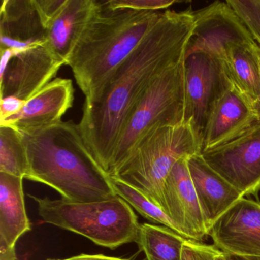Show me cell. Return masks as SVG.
<instances>
[{
	"label": "cell",
	"mask_w": 260,
	"mask_h": 260,
	"mask_svg": "<svg viewBox=\"0 0 260 260\" xmlns=\"http://www.w3.org/2000/svg\"><path fill=\"white\" fill-rule=\"evenodd\" d=\"M194 26V12L168 11L111 77L99 98L84 103L78 124L97 164L109 176L121 130L150 85L185 57Z\"/></svg>",
	"instance_id": "6da1fadb"
},
{
	"label": "cell",
	"mask_w": 260,
	"mask_h": 260,
	"mask_svg": "<svg viewBox=\"0 0 260 260\" xmlns=\"http://www.w3.org/2000/svg\"><path fill=\"white\" fill-rule=\"evenodd\" d=\"M22 135L28 160L25 179L51 187L70 202L117 197L110 176L91 154L78 124L61 121L45 130Z\"/></svg>",
	"instance_id": "7a4b0ae2"
},
{
	"label": "cell",
	"mask_w": 260,
	"mask_h": 260,
	"mask_svg": "<svg viewBox=\"0 0 260 260\" xmlns=\"http://www.w3.org/2000/svg\"><path fill=\"white\" fill-rule=\"evenodd\" d=\"M162 13L110 10L101 3L79 38L68 65L84 94V103L95 102L111 77L130 57Z\"/></svg>",
	"instance_id": "3957f363"
},
{
	"label": "cell",
	"mask_w": 260,
	"mask_h": 260,
	"mask_svg": "<svg viewBox=\"0 0 260 260\" xmlns=\"http://www.w3.org/2000/svg\"><path fill=\"white\" fill-rule=\"evenodd\" d=\"M202 143L189 123L166 125L149 132L114 176L138 188L164 211L162 189L175 164L201 154Z\"/></svg>",
	"instance_id": "277c9868"
},
{
	"label": "cell",
	"mask_w": 260,
	"mask_h": 260,
	"mask_svg": "<svg viewBox=\"0 0 260 260\" xmlns=\"http://www.w3.org/2000/svg\"><path fill=\"white\" fill-rule=\"evenodd\" d=\"M45 223L71 231L99 246L115 249L138 242L141 224L132 207L117 197L91 202H74L61 199L31 196Z\"/></svg>",
	"instance_id": "5b68a950"
},
{
	"label": "cell",
	"mask_w": 260,
	"mask_h": 260,
	"mask_svg": "<svg viewBox=\"0 0 260 260\" xmlns=\"http://www.w3.org/2000/svg\"><path fill=\"white\" fill-rule=\"evenodd\" d=\"M185 57L157 77L131 114L117 141L109 176H114L140 141L156 127L184 122Z\"/></svg>",
	"instance_id": "8992f818"
},
{
	"label": "cell",
	"mask_w": 260,
	"mask_h": 260,
	"mask_svg": "<svg viewBox=\"0 0 260 260\" xmlns=\"http://www.w3.org/2000/svg\"><path fill=\"white\" fill-rule=\"evenodd\" d=\"M194 29L185 57L205 54L222 62L226 52L235 45L259 46L226 1L213 3L194 12Z\"/></svg>",
	"instance_id": "52a82bcc"
},
{
	"label": "cell",
	"mask_w": 260,
	"mask_h": 260,
	"mask_svg": "<svg viewBox=\"0 0 260 260\" xmlns=\"http://www.w3.org/2000/svg\"><path fill=\"white\" fill-rule=\"evenodd\" d=\"M184 67V122L191 124L202 139L210 112L231 84V80L221 61L208 54H194L185 57Z\"/></svg>",
	"instance_id": "ba28073f"
},
{
	"label": "cell",
	"mask_w": 260,
	"mask_h": 260,
	"mask_svg": "<svg viewBox=\"0 0 260 260\" xmlns=\"http://www.w3.org/2000/svg\"><path fill=\"white\" fill-rule=\"evenodd\" d=\"M201 155L243 196L257 197L260 185V122L233 141Z\"/></svg>",
	"instance_id": "9c48e42d"
},
{
	"label": "cell",
	"mask_w": 260,
	"mask_h": 260,
	"mask_svg": "<svg viewBox=\"0 0 260 260\" xmlns=\"http://www.w3.org/2000/svg\"><path fill=\"white\" fill-rule=\"evenodd\" d=\"M208 236L225 255L260 257V202L242 198L212 225Z\"/></svg>",
	"instance_id": "30bf717a"
},
{
	"label": "cell",
	"mask_w": 260,
	"mask_h": 260,
	"mask_svg": "<svg viewBox=\"0 0 260 260\" xmlns=\"http://www.w3.org/2000/svg\"><path fill=\"white\" fill-rule=\"evenodd\" d=\"M45 45L14 54L0 74V99L15 96L27 100L52 81L62 66Z\"/></svg>",
	"instance_id": "8fae6325"
},
{
	"label": "cell",
	"mask_w": 260,
	"mask_h": 260,
	"mask_svg": "<svg viewBox=\"0 0 260 260\" xmlns=\"http://www.w3.org/2000/svg\"><path fill=\"white\" fill-rule=\"evenodd\" d=\"M74 100L72 80L54 79L27 100L19 113L0 121V126L12 127L21 135L45 130L61 122Z\"/></svg>",
	"instance_id": "7c38bea8"
},
{
	"label": "cell",
	"mask_w": 260,
	"mask_h": 260,
	"mask_svg": "<svg viewBox=\"0 0 260 260\" xmlns=\"http://www.w3.org/2000/svg\"><path fill=\"white\" fill-rule=\"evenodd\" d=\"M187 160L188 158L178 161L166 179L162 189L164 211L187 239L203 243L208 232Z\"/></svg>",
	"instance_id": "4fadbf2b"
},
{
	"label": "cell",
	"mask_w": 260,
	"mask_h": 260,
	"mask_svg": "<svg viewBox=\"0 0 260 260\" xmlns=\"http://www.w3.org/2000/svg\"><path fill=\"white\" fill-rule=\"evenodd\" d=\"M258 122L252 103L231 83L214 103L202 135V151L230 142Z\"/></svg>",
	"instance_id": "5bb4252c"
},
{
	"label": "cell",
	"mask_w": 260,
	"mask_h": 260,
	"mask_svg": "<svg viewBox=\"0 0 260 260\" xmlns=\"http://www.w3.org/2000/svg\"><path fill=\"white\" fill-rule=\"evenodd\" d=\"M46 44V28L36 0H4L0 10V49L14 54Z\"/></svg>",
	"instance_id": "9a60e30c"
},
{
	"label": "cell",
	"mask_w": 260,
	"mask_h": 260,
	"mask_svg": "<svg viewBox=\"0 0 260 260\" xmlns=\"http://www.w3.org/2000/svg\"><path fill=\"white\" fill-rule=\"evenodd\" d=\"M187 161L208 232L212 225L244 196L213 170L202 155L191 156Z\"/></svg>",
	"instance_id": "2e32d148"
},
{
	"label": "cell",
	"mask_w": 260,
	"mask_h": 260,
	"mask_svg": "<svg viewBox=\"0 0 260 260\" xmlns=\"http://www.w3.org/2000/svg\"><path fill=\"white\" fill-rule=\"evenodd\" d=\"M24 179L0 173V260H17L16 243L31 230L25 208Z\"/></svg>",
	"instance_id": "e0dca14e"
},
{
	"label": "cell",
	"mask_w": 260,
	"mask_h": 260,
	"mask_svg": "<svg viewBox=\"0 0 260 260\" xmlns=\"http://www.w3.org/2000/svg\"><path fill=\"white\" fill-rule=\"evenodd\" d=\"M101 7L95 0H65L46 27V45L65 65L85 27Z\"/></svg>",
	"instance_id": "ac0fdd59"
},
{
	"label": "cell",
	"mask_w": 260,
	"mask_h": 260,
	"mask_svg": "<svg viewBox=\"0 0 260 260\" xmlns=\"http://www.w3.org/2000/svg\"><path fill=\"white\" fill-rule=\"evenodd\" d=\"M258 48L235 45L226 52L223 68L231 83L253 105L260 97Z\"/></svg>",
	"instance_id": "d6986e66"
},
{
	"label": "cell",
	"mask_w": 260,
	"mask_h": 260,
	"mask_svg": "<svg viewBox=\"0 0 260 260\" xmlns=\"http://www.w3.org/2000/svg\"><path fill=\"white\" fill-rule=\"evenodd\" d=\"M186 240L167 226L143 223L137 243L147 260H181Z\"/></svg>",
	"instance_id": "ffe728a7"
},
{
	"label": "cell",
	"mask_w": 260,
	"mask_h": 260,
	"mask_svg": "<svg viewBox=\"0 0 260 260\" xmlns=\"http://www.w3.org/2000/svg\"><path fill=\"white\" fill-rule=\"evenodd\" d=\"M110 181L117 196L124 199L143 217L155 223H160L186 238L167 213L142 191L117 178L110 176Z\"/></svg>",
	"instance_id": "44dd1931"
},
{
	"label": "cell",
	"mask_w": 260,
	"mask_h": 260,
	"mask_svg": "<svg viewBox=\"0 0 260 260\" xmlns=\"http://www.w3.org/2000/svg\"><path fill=\"white\" fill-rule=\"evenodd\" d=\"M27 168L23 137L12 127L0 126V173L25 179Z\"/></svg>",
	"instance_id": "7402d4cb"
},
{
	"label": "cell",
	"mask_w": 260,
	"mask_h": 260,
	"mask_svg": "<svg viewBox=\"0 0 260 260\" xmlns=\"http://www.w3.org/2000/svg\"><path fill=\"white\" fill-rule=\"evenodd\" d=\"M226 3L260 46V0H228Z\"/></svg>",
	"instance_id": "603a6c76"
},
{
	"label": "cell",
	"mask_w": 260,
	"mask_h": 260,
	"mask_svg": "<svg viewBox=\"0 0 260 260\" xmlns=\"http://www.w3.org/2000/svg\"><path fill=\"white\" fill-rule=\"evenodd\" d=\"M175 3V0H109L102 4L105 8L110 10L158 12V10L171 7Z\"/></svg>",
	"instance_id": "cb8c5ba5"
},
{
	"label": "cell",
	"mask_w": 260,
	"mask_h": 260,
	"mask_svg": "<svg viewBox=\"0 0 260 260\" xmlns=\"http://www.w3.org/2000/svg\"><path fill=\"white\" fill-rule=\"evenodd\" d=\"M222 253L214 245L188 239L184 243L181 260H215Z\"/></svg>",
	"instance_id": "d4e9b609"
},
{
	"label": "cell",
	"mask_w": 260,
	"mask_h": 260,
	"mask_svg": "<svg viewBox=\"0 0 260 260\" xmlns=\"http://www.w3.org/2000/svg\"><path fill=\"white\" fill-rule=\"evenodd\" d=\"M39 13L45 24V28L51 19L60 11L65 0H36Z\"/></svg>",
	"instance_id": "484cf974"
},
{
	"label": "cell",
	"mask_w": 260,
	"mask_h": 260,
	"mask_svg": "<svg viewBox=\"0 0 260 260\" xmlns=\"http://www.w3.org/2000/svg\"><path fill=\"white\" fill-rule=\"evenodd\" d=\"M26 101L15 96H7L1 99L0 103V121L12 115L19 113L25 106Z\"/></svg>",
	"instance_id": "4316f807"
},
{
	"label": "cell",
	"mask_w": 260,
	"mask_h": 260,
	"mask_svg": "<svg viewBox=\"0 0 260 260\" xmlns=\"http://www.w3.org/2000/svg\"><path fill=\"white\" fill-rule=\"evenodd\" d=\"M56 260H128L126 258H118V257L107 256V255L97 254V255H90V254H80L71 258H63V259Z\"/></svg>",
	"instance_id": "83f0119b"
},
{
	"label": "cell",
	"mask_w": 260,
	"mask_h": 260,
	"mask_svg": "<svg viewBox=\"0 0 260 260\" xmlns=\"http://www.w3.org/2000/svg\"><path fill=\"white\" fill-rule=\"evenodd\" d=\"M258 62H259V68H260V50L258 53ZM253 107L254 112H255V117H256L257 121L258 122H260V97L258 100L252 105Z\"/></svg>",
	"instance_id": "f1b7e54d"
},
{
	"label": "cell",
	"mask_w": 260,
	"mask_h": 260,
	"mask_svg": "<svg viewBox=\"0 0 260 260\" xmlns=\"http://www.w3.org/2000/svg\"><path fill=\"white\" fill-rule=\"evenodd\" d=\"M232 260H260V257L238 256V255H229Z\"/></svg>",
	"instance_id": "f546056e"
},
{
	"label": "cell",
	"mask_w": 260,
	"mask_h": 260,
	"mask_svg": "<svg viewBox=\"0 0 260 260\" xmlns=\"http://www.w3.org/2000/svg\"><path fill=\"white\" fill-rule=\"evenodd\" d=\"M215 260H232L229 255H225V254L222 253L219 255L216 258Z\"/></svg>",
	"instance_id": "4dcf8cb0"
},
{
	"label": "cell",
	"mask_w": 260,
	"mask_h": 260,
	"mask_svg": "<svg viewBox=\"0 0 260 260\" xmlns=\"http://www.w3.org/2000/svg\"><path fill=\"white\" fill-rule=\"evenodd\" d=\"M47 260H56V259H53V258H48V259Z\"/></svg>",
	"instance_id": "1f68e13d"
},
{
	"label": "cell",
	"mask_w": 260,
	"mask_h": 260,
	"mask_svg": "<svg viewBox=\"0 0 260 260\" xmlns=\"http://www.w3.org/2000/svg\"><path fill=\"white\" fill-rule=\"evenodd\" d=\"M260 191V185H259V187H258V191Z\"/></svg>",
	"instance_id": "d6a6232c"
}]
</instances>
